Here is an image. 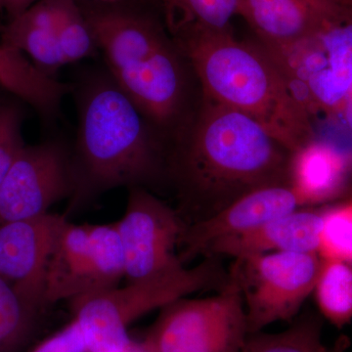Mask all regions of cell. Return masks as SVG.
<instances>
[{"label":"cell","mask_w":352,"mask_h":352,"mask_svg":"<svg viewBox=\"0 0 352 352\" xmlns=\"http://www.w3.org/2000/svg\"><path fill=\"white\" fill-rule=\"evenodd\" d=\"M175 135L168 176L186 224L256 190L289 184L291 153L258 122L207 96Z\"/></svg>","instance_id":"6da1fadb"},{"label":"cell","mask_w":352,"mask_h":352,"mask_svg":"<svg viewBox=\"0 0 352 352\" xmlns=\"http://www.w3.org/2000/svg\"><path fill=\"white\" fill-rule=\"evenodd\" d=\"M157 132L110 75L90 78L78 94L72 152L76 188L69 210L110 190L148 189L168 176V156Z\"/></svg>","instance_id":"7a4b0ae2"},{"label":"cell","mask_w":352,"mask_h":352,"mask_svg":"<svg viewBox=\"0 0 352 352\" xmlns=\"http://www.w3.org/2000/svg\"><path fill=\"white\" fill-rule=\"evenodd\" d=\"M204 96L258 122L289 153L314 138L311 115L263 46L232 32H197L173 39Z\"/></svg>","instance_id":"3957f363"},{"label":"cell","mask_w":352,"mask_h":352,"mask_svg":"<svg viewBox=\"0 0 352 352\" xmlns=\"http://www.w3.org/2000/svg\"><path fill=\"white\" fill-rule=\"evenodd\" d=\"M109 75L157 131L188 119L186 59L149 18L117 7L83 11Z\"/></svg>","instance_id":"277c9868"},{"label":"cell","mask_w":352,"mask_h":352,"mask_svg":"<svg viewBox=\"0 0 352 352\" xmlns=\"http://www.w3.org/2000/svg\"><path fill=\"white\" fill-rule=\"evenodd\" d=\"M208 258L175 274L129 282L69 302L88 352H131L134 344L129 328L133 322L217 283L219 267Z\"/></svg>","instance_id":"5b68a950"},{"label":"cell","mask_w":352,"mask_h":352,"mask_svg":"<svg viewBox=\"0 0 352 352\" xmlns=\"http://www.w3.org/2000/svg\"><path fill=\"white\" fill-rule=\"evenodd\" d=\"M248 336L244 300L233 263L217 295L184 296L162 308L139 346L143 352H241Z\"/></svg>","instance_id":"8992f818"},{"label":"cell","mask_w":352,"mask_h":352,"mask_svg":"<svg viewBox=\"0 0 352 352\" xmlns=\"http://www.w3.org/2000/svg\"><path fill=\"white\" fill-rule=\"evenodd\" d=\"M263 48L310 115L339 113L352 85V13L292 45Z\"/></svg>","instance_id":"52a82bcc"},{"label":"cell","mask_w":352,"mask_h":352,"mask_svg":"<svg viewBox=\"0 0 352 352\" xmlns=\"http://www.w3.org/2000/svg\"><path fill=\"white\" fill-rule=\"evenodd\" d=\"M249 335L295 318L314 291L317 252H276L235 259Z\"/></svg>","instance_id":"ba28073f"},{"label":"cell","mask_w":352,"mask_h":352,"mask_svg":"<svg viewBox=\"0 0 352 352\" xmlns=\"http://www.w3.org/2000/svg\"><path fill=\"white\" fill-rule=\"evenodd\" d=\"M185 223L177 212L148 189H129L126 208L116 222L129 282L168 276L184 270L179 241Z\"/></svg>","instance_id":"9c48e42d"},{"label":"cell","mask_w":352,"mask_h":352,"mask_svg":"<svg viewBox=\"0 0 352 352\" xmlns=\"http://www.w3.org/2000/svg\"><path fill=\"white\" fill-rule=\"evenodd\" d=\"M75 188L72 152L62 143L24 146L0 186V224L48 214Z\"/></svg>","instance_id":"30bf717a"},{"label":"cell","mask_w":352,"mask_h":352,"mask_svg":"<svg viewBox=\"0 0 352 352\" xmlns=\"http://www.w3.org/2000/svg\"><path fill=\"white\" fill-rule=\"evenodd\" d=\"M64 215L48 214L0 224V277L36 314L46 307L45 277Z\"/></svg>","instance_id":"8fae6325"},{"label":"cell","mask_w":352,"mask_h":352,"mask_svg":"<svg viewBox=\"0 0 352 352\" xmlns=\"http://www.w3.org/2000/svg\"><path fill=\"white\" fill-rule=\"evenodd\" d=\"M302 207L289 184L252 191L208 219L185 224L179 241L180 258L185 263L204 256L217 241L249 232Z\"/></svg>","instance_id":"7c38bea8"},{"label":"cell","mask_w":352,"mask_h":352,"mask_svg":"<svg viewBox=\"0 0 352 352\" xmlns=\"http://www.w3.org/2000/svg\"><path fill=\"white\" fill-rule=\"evenodd\" d=\"M351 13L352 0H240L238 9L266 48L298 43Z\"/></svg>","instance_id":"4fadbf2b"},{"label":"cell","mask_w":352,"mask_h":352,"mask_svg":"<svg viewBox=\"0 0 352 352\" xmlns=\"http://www.w3.org/2000/svg\"><path fill=\"white\" fill-rule=\"evenodd\" d=\"M323 210H298L240 235L217 241L204 256L235 259L276 252H317Z\"/></svg>","instance_id":"5bb4252c"},{"label":"cell","mask_w":352,"mask_h":352,"mask_svg":"<svg viewBox=\"0 0 352 352\" xmlns=\"http://www.w3.org/2000/svg\"><path fill=\"white\" fill-rule=\"evenodd\" d=\"M351 175L352 153L325 141L314 138L289 156V185L302 207L337 198Z\"/></svg>","instance_id":"9a60e30c"},{"label":"cell","mask_w":352,"mask_h":352,"mask_svg":"<svg viewBox=\"0 0 352 352\" xmlns=\"http://www.w3.org/2000/svg\"><path fill=\"white\" fill-rule=\"evenodd\" d=\"M91 268L88 224L65 219L53 244L45 277V305L87 295Z\"/></svg>","instance_id":"2e32d148"},{"label":"cell","mask_w":352,"mask_h":352,"mask_svg":"<svg viewBox=\"0 0 352 352\" xmlns=\"http://www.w3.org/2000/svg\"><path fill=\"white\" fill-rule=\"evenodd\" d=\"M1 45L31 58L46 75L53 76L65 66L58 43L55 0H38L2 31Z\"/></svg>","instance_id":"e0dca14e"},{"label":"cell","mask_w":352,"mask_h":352,"mask_svg":"<svg viewBox=\"0 0 352 352\" xmlns=\"http://www.w3.org/2000/svg\"><path fill=\"white\" fill-rule=\"evenodd\" d=\"M0 85L41 115L55 117L71 87L44 74L19 51L0 45Z\"/></svg>","instance_id":"ac0fdd59"},{"label":"cell","mask_w":352,"mask_h":352,"mask_svg":"<svg viewBox=\"0 0 352 352\" xmlns=\"http://www.w3.org/2000/svg\"><path fill=\"white\" fill-rule=\"evenodd\" d=\"M240 0H162L175 38L197 32L229 31Z\"/></svg>","instance_id":"d6986e66"},{"label":"cell","mask_w":352,"mask_h":352,"mask_svg":"<svg viewBox=\"0 0 352 352\" xmlns=\"http://www.w3.org/2000/svg\"><path fill=\"white\" fill-rule=\"evenodd\" d=\"M88 230L91 268L87 293L83 296L117 288L126 279L124 249L116 223L88 224Z\"/></svg>","instance_id":"ffe728a7"},{"label":"cell","mask_w":352,"mask_h":352,"mask_svg":"<svg viewBox=\"0 0 352 352\" xmlns=\"http://www.w3.org/2000/svg\"><path fill=\"white\" fill-rule=\"evenodd\" d=\"M321 314L342 328L352 321V264L321 258L314 291Z\"/></svg>","instance_id":"44dd1931"},{"label":"cell","mask_w":352,"mask_h":352,"mask_svg":"<svg viewBox=\"0 0 352 352\" xmlns=\"http://www.w3.org/2000/svg\"><path fill=\"white\" fill-rule=\"evenodd\" d=\"M58 43L66 65L95 56L98 46L76 0H55Z\"/></svg>","instance_id":"7402d4cb"},{"label":"cell","mask_w":352,"mask_h":352,"mask_svg":"<svg viewBox=\"0 0 352 352\" xmlns=\"http://www.w3.org/2000/svg\"><path fill=\"white\" fill-rule=\"evenodd\" d=\"M322 346L320 324L303 317L284 332L248 336L241 352H319Z\"/></svg>","instance_id":"603a6c76"},{"label":"cell","mask_w":352,"mask_h":352,"mask_svg":"<svg viewBox=\"0 0 352 352\" xmlns=\"http://www.w3.org/2000/svg\"><path fill=\"white\" fill-rule=\"evenodd\" d=\"M36 316L0 277V352H17L31 335Z\"/></svg>","instance_id":"cb8c5ba5"},{"label":"cell","mask_w":352,"mask_h":352,"mask_svg":"<svg viewBox=\"0 0 352 352\" xmlns=\"http://www.w3.org/2000/svg\"><path fill=\"white\" fill-rule=\"evenodd\" d=\"M318 254L352 264V197L323 210Z\"/></svg>","instance_id":"d4e9b609"},{"label":"cell","mask_w":352,"mask_h":352,"mask_svg":"<svg viewBox=\"0 0 352 352\" xmlns=\"http://www.w3.org/2000/svg\"><path fill=\"white\" fill-rule=\"evenodd\" d=\"M24 146L19 111L0 104V186Z\"/></svg>","instance_id":"484cf974"},{"label":"cell","mask_w":352,"mask_h":352,"mask_svg":"<svg viewBox=\"0 0 352 352\" xmlns=\"http://www.w3.org/2000/svg\"><path fill=\"white\" fill-rule=\"evenodd\" d=\"M29 352H88L78 324L72 320L58 332L46 338Z\"/></svg>","instance_id":"4316f807"},{"label":"cell","mask_w":352,"mask_h":352,"mask_svg":"<svg viewBox=\"0 0 352 352\" xmlns=\"http://www.w3.org/2000/svg\"><path fill=\"white\" fill-rule=\"evenodd\" d=\"M38 0H0V10L6 11L11 17L19 15Z\"/></svg>","instance_id":"83f0119b"},{"label":"cell","mask_w":352,"mask_h":352,"mask_svg":"<svg viewBox=\"0 0 352 352\" xmlns=\"http://www.w3.org/2000/svg\"><path fill=\"white\" fill-rule=\"evenodd\" d=\"M338 115L342 118L347 129L352 132V85L349 87V91L346 92Z\"/></svg>","instance_id":"f1b7e54d"},{"label":"cell","mask_w":352,"mask_h":352,"mask_svg":"<svg viewBox=\"0 0 352 352\" xmlns=\"http://www.w3.org/2000/svg\"><path fill=\"white\" fill-rule=\"evenodd\" d=\"M344 349H346V344L342 342V344H339V346H336L333 349H329L328 347L323 346L319 352H344Z\"/></svg>","instance_id":"f546056e"},{"label":"cell","mask_w":352,"mask_h":352,"mask_svg":"<svg viewBox=\"0 0 352 352\" xmlns=\"http://www.w3.org/2000/svg\"><path fill=\"white\" fill-rule=\"evenodd\" d=\"M98 1L105 2V3H116V2L124 1V0H98Z\"/></svg>","instance_id":"4dcf8cb0"},{"label":"cell","mask_w":352,"mask_h":352,"mask_svg":"<svg viewBox=\"0 0 352 352\" xmlns=\"http://www.w3.org/2000/svg\"><path fill=\"white\" fill-rule=\"evenodd\" d=\"M131 352H143L142 349H140V346H139V344L138 346H134L133 349Z\"/></svg>","instance_id":"1f68e13d"}]
</instances>
